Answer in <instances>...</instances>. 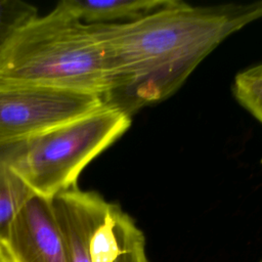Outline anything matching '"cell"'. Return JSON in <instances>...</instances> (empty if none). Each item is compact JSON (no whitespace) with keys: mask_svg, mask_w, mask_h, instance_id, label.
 Instances as JSON below:
<instances>
[{"mask_svg":"<svg viewBox=\"0 0 262 262\" xmlns=\"http://www.w3.org/2000/svg\"><path fill=\"white\" fill-rule=\"evenodd\" d=\"M262 17V0L173 5L135 21L91 25L107 53L113 84L105 105L131 117L171 96L223 40Z\"/></svg>","mask_w":262,"mask_h":262,"instance_id":"cell-1","label":"cell"},{"mask_svg":"<svg viewBox=\"0 0 262 262\" xmlns=\"http://www.w3.org/2000/svg\"><path fill=\"white\" fill-rule=\"evenodd\" d=\"M0 79L97 95L113 84L103 44L91 25L58 2L16 27L0 48Z\"/></svg>","mask_w":262,"mask_h":262,"instance_id":"cell-2","label":"cell"},{"mask_svg":"<svg viewBox=\"0 0 262 262\" xmlns=\"http://www.w3.org/2000/svg\"><path fill=\"white\" fill-rule=\"evenodd\" d=\"M130 125V116L102 104L19 141L11 169L35 195L51 200L76 187L85 167L119 139Z\"/></svg>","mask_w":262,"mask_h":262,"instance_id":"cell-3","label":"cell"},{"mask_svg":"<svg viewBox=\"0 0 262 262\" xmlns=\"http://www.w3.org/2000/svg\"><path fill=\"white\" fill-rule=\"evenodd\" d=\"M102 104L97 95L0 79V143L23 141Z\"/></svg>","mask_w":262,"mask_h":262,"instance_id":"cell-4","label":"cell"},{"mask_svg":"<svg viewBox=\"0 0 262 262\" xmlns=\"http://www.w3.org/2000/svg\"><path fill=\"white\" fill-rule=\"evenodd\" d=\"M15 262H67L49 200L33 195L2 241Z\"/></svg>","mask_w":262,"mask_h":262,"instance_id":"cell-5","label":"cell"},{"mask_svg":"<svg viewBox=\"0 0 262 262\" xmlns=\"http://www.w3.org/2000/svg\"><path fill=\"white\" fill-rule=\"evenodd\" d=\"M61 237L67 262H91L90 244L111 202L95 191L77 186L49 200Z\"/></svg>","mask_w":262,"mask_h":262,"instance_id":"cell-6","label":"cell"},{"mask_svg":"<svg viewBox=\"0 0 262 262\" xmlns=\"http://www.w3.org/2000/svg\"><path fill=\"white\" fill-rule=\"evenodd\" d=\"M177 0H62L61 4L86 25L125 24L173 5Z\"/></svg>","mask_w":262,"mask_h":262,"instance_id":"cell-7","label":"cell"},{"mask_svg":"<svg viewBox=\"0 0 262 262\" xmlns=\"http://www.w3.org/2000/svg\"><path fill=\"white\" fill-rule=\"evenodd\" d=\"M19 141L0 143V241L25 204L34 195L11 169V162Z\"/></svg>","mask_w":262,"mask_h":262,"instance_id":"cell-8","label":"cell"},{"mask_svg":"<svg viewBox=\"0 0 262 262\" xmlns=\"http://www.w3.org/2000/svg\"><path fill=\"white\" fill-rule=\"evenodd\" d=\"M232 92L238 103L262 124V62L238 73Z\"/></svg>","mask_w":262,"mask_h":262,"instance_id":"cell-9","label":"cell"},{"mask_svg":"<svg viewBox=\"0 0 262 262\" xmlns=\"http://www.w3.org/2000/svg\"><path fill=\"white\" fill-rule=\"evenodd\" d=\"M35 15L37 8L27 2L0 0V48L16 27Z\"/></svg>","mask_w":262,"mask_h":262,"instance_id":"cell-10","label":"cell"},{"mask_svg":"<svg viewBox=\"0 0 262 262\" xmlns=\"http://www.w3.org/2000/svg\"><path fill=\"white\" fill-rule=\"evenodd\" d=\"M0 262H11L2 241H0Z\"/></svg>","mask_w":262,"mask_h":262,"instance_id":"cell-11","label":"cell"},{"mask_svg":"<svg viewBox=\"0 0 262 262\" xmlns=\"http://www.w3.org/2000/svg\"><path fill=\"white\" fill-rule=\"evenodd\" d=\"M3 245H4V244H3ZM4 247H5V246H4ZM5 249H6V247H5ZM6 251H7V253H8V256H9V258H10V261H11V262H15V260L12 258V256L10 255V253L8 252V250H7V249H6Z\"/></svg>","mask_w":262,"mask_h":262,"instance_id":"cell-12","label":"cell"},{"mask_svg":"<svg viewBox=\"0 0 262 262\" xmlns=\"http://www.w3.org/2000/svg\"><path fill=\"white\" fill-rule=\"evenodd\" d=\"M260 262H262V260H261V261H260Z\"/></svg>","mask_w":262,"mask_h":262,"instance_id":"cell-13","label":"cell"}]
</instances>
